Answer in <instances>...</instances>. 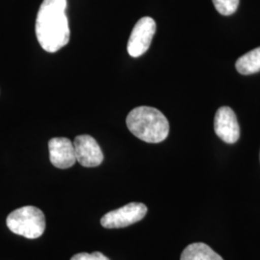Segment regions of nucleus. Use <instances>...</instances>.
<instances>
[{
    "label": "nucleus",
    "mask_w": 260,
    "mask_h": 260,
    "mask_svg": "<svg viewBox=\"0 0 260 260\" xmlns=\"http://www.w3.org/2000/svg\"><path fill=\"white\" fill-rule=\"evenodd\" d=\"M180 260H223L205 243H193L187 246L180 255Z\"/></svg>",
    "instance_id": "obj_9"
},
{
    "label": "nucleus",
    "mask_w": 260,
    "mask_h": 260,
    "mask_svg": "<svg viewBox=\"0 0 260 260\" xmlns=\"http://www.w3.org/2000/svg\"><path fill=\"white\" fill-rule=\"evenodd\" d=\"M236 70L243 75H250L260 72V47L238 58Z\"/></svg>",
    "instance_id": "obj_10"
},
{
    "label": "nucleus",
    "mask_w": 260,
    "mask_h": 260,
    "mask_svg": "<svg viewBox=\"0 0 260 260\" xmlns=\"http://www.w3.org/2000/svg\"><path fill=\"white\" fill-rule=\"evenodd\" d=\"M67 5V0H44L41 4L35 29L38 42L47 52L58 51L70 41Z\"/></svg>",
    "instance_id": "obj_1"
},
{
    "label": "nucleus",
    "mask_w": 260,
    "mask_h": 260,
    "mask_svg": "<svg viewBox=\"0 0 260 260\" xmlns=\"http://www.w3.org/2000/svg\"><path fill=\"white\" fill-rule=\"evenodd\" d=\"M49 159L51 164L58 169H69L76 161L74 143L65 137H56L48 142Z\"/></svg>",
    "instance_id": "obj_8"
},
{
    "label": "nucleus",
    "mask_w": 260,
    "mask_h": 260,
    "mask_svg": "<svg viewBox=\"0 0 260 260\" xmlns=\"http://www.w3.org/2000/svg\"><path fill=\"white\" fill-rule=\"evenodd\" d=\"M74 146L76 161L83 167H98L103 163V150L92 136L85 134L75 137Z\"/></svg>",
    "instance_id": "obj_7"
},
{
    "label": "nucleus",
    "mask_w": 260,
    "mask_h": 260,
    "mask_svg": "<svg viewBox=\"0 0 260 260\" xmlns=\"http://www.w3.org/2000/svg\"><path fill=\"white\" fill-rule=\"evenodd\" d=\"M126 125L135 137L150 144L163 142L170 131L164 114L149 106H139L131 110L126 117Z\"/></svg>",
    "instance_id": "obj_2"
},
{
    "label": "nucleus",
    "mask_w": 260,
    "mask_h": 260,
    "mask_svg": "<svg viewBox=\"0 0 260 260\" xmlns=\"http://www.w3.org/2000/svg\"><path fill=\"white\" fill-rule=\"evenodd\" d=\"M214 130L216 135L226 144H234L240 137L237 117L229 106L220 107L215 115Z\"/></svg>",
    "instance_id": "obj_6"
},
{
    "label": "nucleus",
    "mask_w": 260,
    "mask_h": 260,
    "mask_svg": "<svg viewBox=\"0 0 260 260\" xmlns=\"http://www.w3.org/2000/svg\"><path fill=\"white\" fill-rule=\"evenodd\" d=\"M71 260H110L107 256L100 251H94L93 253L80 252L74 255Z\"/></svg>",
    "instance_id": "obj_12"
},
{
    "label": "nucleus",
    "mask_w": 260,
    "mask_h": 260,
    "mask_svg": "<svg viewBox=\"0 0 260 260\" xmlns=\"http://www.w3.org/2000/svg\"><path fill=\"white\" fill-rule=\"evenodd\" d=\"M214 7L221 15L231 16L236 12L239 6V0H212Z\"/></svg>",
    "instance_id": "obj_11"
},
{
    "label": "nucleus",
    "mask_w": 260,
    "mask_h": 260,
    "mask_svg": "<svg viewBox=\"0 0 260 260\" xmlns=\"http://www.w3.org/2000/svg\"><path fill=\"white\" fill-rule=\"evenodd\" d=\"M156 32V23L149 17L140 19L130 34L127 43V52L130 56L136 58L147 52L151 41Z\"/></svg>",
    "instance_id": "obj_5"
},
{
    "label": "nucleus",
    "mask_w": 260,
    "mask_h": 260,
    "mask_svg": "<svg viewBox=\"0 0 260 260\" xmlns=\"http://www.w3.org/2000/svg\"><path fill=\"white\" fill-rule=\"evenodd\" d=\"M12 233L28 239H36L46 231V217L36 206L27 205L11 212L6 219Z\"/></svg>",
    "instance_id": "obj_3"
},
{
    "label": "nucleus",
    "mask_w": 260,
    "mask_h": 260,
    "mask_svg": "<svg viewBox=\"0 0 260 260\" xmlns=\"http://www.w3.org/2000/svg\"><path fill=\"white\" fill-rule=\"evenodd\" d=\"M148 213V207L141 203H130L105 214L101 223L105 229H121L140 222Z\"/></svg>",
    "instance_id": "obj_4"
}]
</instances>
